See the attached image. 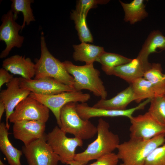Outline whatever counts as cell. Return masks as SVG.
Listing matches in <instances>:
<instances>
[{
	"label": "cell",
	"instance_id": "d4e9b609",
	"mask_svg": "<svg viewBox=\"0 0 165 165\" xmlns=\"http://www.w3.org/2000/svg\"><path fill=\"white\" fill-rule=\"evenodd\" d=\"M135 101L140 103L145 99H151L156 95L153 87L151 83L144 77L138 78L131 84Z\"/></svg>",
	"mask_w": 165,
	"mask_h": 165
},
{
	"label": "cell",
	"instance_id": "836d02e7",
	"mask_svg": "<svg viewBox=\"0 0 165 165\" xmlns=\"http://www.w3.org/2000/svg\"><path fill=\"white\" fill-rule=\"evenodd\" d=\"M66 164L69 165H83L80 162L74 160L68 162Z\"/></svg>",
	"mask_w": 165,
	"mask_h": 165
},
{
	"label": "cell",
	"instance_id": "6da1fadb",
	"mask_svg": "<svg viewBox=\"0 0 165 165\" xmlns=\"http://www.w3.org/2000/svg\"><path fill=\"white\" fill-rule=\"evenodd\" d=\"M165 142V134L148 140L130 138L119 145L116 148L117 155L124 165H144L150 153Z\"/></svg>",
	"mask_w": 165,
	"mask_h": 165
},
{
	"label": "cell",
	"instance_id": "484cf974",
	"mask_svg": "<svg viewBox=\"0 0 165 165\" xmlns=\"http://www.w3.org/2000/svg\"><path fill=\"white\" fill-rule=\"evenodd\" d=\"M86 17L75 10H72L71 13V19L74 21L80 41L82 42H93V37L87 27Z\"/></svg>",
	"mask_w": 165,
	"mask_h": 165
},
{
	"label": "cell",
	"instance_id": "d590c367",
	"mask_svg": "<svg viewBox=\"0 0 165 165\" xmlns=\"http://www.w3.org/2000/svg\"><path fill=\"white\" fill-rule=\"evenodd\" d=\"M163 77H164V78L165 80V74H163Z\"/></svg>",
	"mask_w": 165,
	"mask_h": 165
},
{
	"label": "cell",
	"instance_id": "83f0119b",
	"mask_svg": "<svg viewBox=\"0 0 165 165\" xmlns=\"http://www.w3.org/2000/svg\"><path fill=\"white\" fill-rule=\"evenodd\" d=\"M148 112L156 120L165 124V95H156L151 99Z\"/></svg>",
	"mask_w": 165,
	"mask_h": 165
},
{
	"label": "cell",
	"instance_id": "cb8c5ba5",
	"mask_svg": "<svg viewBox=\"0 0 165 165\" xmlns=\"http://www.w3.org/2000/svg\"><path fill=\"white\" fill-rule=\"evenodd\" d=\"M12 3L10 10L12 11L16 20L18 18V15L21 12L23 15V21L22 25V31L24 28L25 25H28L31 22L35 21L31 6L33 0H11Z\"/></svg>",
	"mask_w": 165,
	"mask_h": 165
},
{
	"label": "cell",
	"instance_id": "4dcf8cb0",
	"mask_svg": "<svg viewBox=\"0 0 165 165\" xmlns=\"http://www.w3.org/2000/svg\"><path fill=\"white\" fill-rule=\"evenodd\" d=\"M119 160L117 154L112 152L99 158L91 164L83 165H117Z\"/></svg>",
	"mask_w": 165,
	"mask_h": 165
},
{
	"label": "cell",
	"instance_id": "ac0fdd59",
	"mask_svg": "<svg viewBox=\"0 0 165 165\" xmlns=\"http://www.w3.org/2000/svg\"><path fill=\"white\" fill-rule=\"evenodd\" d=\"M134 100L133 90L130 85L110 99H101L92 107L105 109L124 110L126 109L129 104Z\"/></svg>",
	"mask_w": 165,
	"mask_h": 165
},
{
	"label": "cell",
	"instance_id": "74e56055",
	"mask_svg": "<svg viewBox=\"0 0 165 165\" xmlns=\"http://www.w3.org/2000/svg\"><path fill=\"white\" fill-rule=\"evenodd\" d=\"M164 94L165 95V90L164 93Z\"/></svg>",
	"mask_w": 165,
	"mask_h": 165
},
{
	"label": "cell",
	"instance_id": "8d00e7d4",
	"mask_svg": "<svg viewBox=\"0 0 165 165\" xmlns=\"http://www.w3.org/2000/svg\"><path fill=\"white\" fill-rule=\"evenodd\" d=\"M119 165H124V164L123 163H122Z\"/></svg>",
	"mask_w": 165,
	"mask_h": 165
},
{
	"label": "cell",
	"instance_id": "44dd1931",
	"mask_svg": "<svg viewBox=\"0 0 165 165\" xmlns=\"http://www.w3.org/2000/svg\"><path fill=\"white\" fill-rule=\"evenodd\" d=\"M158 49L165 50V36L160 31L153 30L148 36L138 56L145 63L149 64V55L157 52Z\"/></svg>",
	"mask_w": 165,
	"mask_h": 165
},
{
	"label": "cell",
	"instance_id": "9a60e30c",
	"mask_svg": "<svg viewBox=\"0 0 165 165\" xmlns=\"http://www.w3.org/2000/svg\"><path fill=\"white\" fill-rule=\"evenodd\" d=\"M151 65L145 63L137 56L127 63L103 71L107 75H115L131 84L137 79L143 77Z\"/></svg>",
	"mask_w": 165,
	"mask_h": 165
},
{
	"label": "cell",
	"instance_id": "d6986e66",
	"mask_svg": "<svg viewBox=\"0 0 165 165\" xmlns=\"http://www.w3.org/2000/svg\"><path fill=\"white\" fill-rule=\"evenodd\" d=\"M8 130L4 122L0 123V149L10 165H21L20 158L23 152L14 147L10 142Z\"/></svg>",
	"mask_w": 165,
	"mask_h": 165
},
{
	"label": "cell",
	"instance_id": "7402d4cb",
	"mask_svg": "<svg viewBox=\"0 0 165 165\" xmlns=\"http://www.w3.org/2000/svg\"><path fill=\"white\" fill-rule=\"evenodd\" d=\"M144 1L143 0H134L129 3H125L119 1L124 12L125 22L133 24L148 16Z\"/></svg>",
	"mask_w": 165,
	"mask_h": 165
},
{
	"label": "cell",
	"instance_id": "9c48e42d",
	"mask_svg": "<svg viewBox=\"0 0 165 165\" xmlns=\"http://www.w3.org/2000/svg\"><path fill=\"white\" fill-rule=\"evenodd\" d=\"M22 151L29 165H57L59 156L46 142V134L27 146Z\"/></svg>",
	"mask_w": 165,
	"mask_h": 165
},
{
	"label": "cell",
	"instance_id": "1f68e13d",
	"mask_svg": "<svg viewBox=\"0 0 165 165\" xmlns=\"http://www.w3.org/2000/svg\"><path fill=\"white\" fill-rule=\"evenodd\" d=\"M13 77V75L9 74L8 71L1 68L0 69V88L4 84L10 82Z\"/></svg>",
	"mask_w": 165,
	"mask_h": 165
},
{
	"label": "cell",
	"instance_id": "e0dca14e",
	"mask_svg": "<svg viewBox=\"0 0 165 165\" xmlns=\"http://www.w3.org/2000/svg\"><path fill=\"white\" fill-rule=\"evenodd\" d=\"M2 68L12 73L27 79H32L35 75V64L31 58L16 54L4 60Z\"/></svg>",
	"mask_w": 165,
	"mask_h": 165
},
{
	"label": "cell",
	"instance_id": "ffe728a7",
	"mask_svg": "<svg viewBox=\"0 0 165 165\" xmlns=\"http://www.w3.org/2000/svg\"><path fill=\"white\" fill-rule=\"evenodd\" d=\"M73 47L74 52L72 56L74 60L85 62L87 64L97 61L100 56L105 51L103 47L86 42L73 45Z\"/></svg>",
	"mask_w": 165,
	"mask_h": 165
},
{
	"label": "cell",
	"instance_id": "8fae6325",
	"mask_svg": "<svg viewBox=\"0 0 165 165\" xmlns=\"http://www.w3.org/2000/svg\"><path fill=\"white\" fill-rule=\"evenodd\" d=\"M130 138L150 139L162 134H165V124L154 118L148 112L130 119Z\"/></svg>",
	"mask_w": 165,
	"mask_h": 165
},
{
	"label": "cell",
	"instance_id": "277c9868",
	"mask_svg": "<svg viewBox=\"0 0 165 165\" xmlns=\"http://www.w3.org/2000/svg\"><path fill=\"white\" fill-rule=\"evenodd\" d=\"M40 43L41 55L40 58L36 60L34 79L51 77L73 87L75 82L73 77L68 72L63 62L55 57L50 52L42 32Z\"/></svg>",
	"mask_w": 165,
	"mask_h": 165
},
{
	"label": "cell",
	"instance_id": "7a4b0ae2",
	"mask_svg": "<svg viewBox=\"0 0 165 165\" xmlns=\"http://www.w3.org/2000/svg\"><path fill=\"white\" fill-rule=\"evenodd\" d=\"M97 127L96 139L89 144L83 152L75 154L74 160L83 165L91 160H97L112 152L120 144L119 136L110 130L108 122L100 118Z\"/></svg>",
	"mask_w": 165,
	"mask_h": 165
},
{
	"label": "cell",
	"instance_id": "2e32d148",
	"mask_svg": "<svg viewBox=\"0 0 165 165\" xmlns=\"http://www.w3.org/2000/svg\"><path fill=\"white\" fill-rule=\"evenodd\" d=\"M13 123L14 138L27 146L42 137L45 134L46 123L35 121L22 120Z\"/></svg>",
	"mask_w": 165,
	"mask_h": 165
},
{
	"label": "cell",
	"instance_id": "52a82bcc",
	"mask_svg": "<svg viewBox=\"0 0 165 165\" xmlns=\"http://www.w3.org/2000/svg\"><path fill=\"white\" fill-rule=\"evenodd\" d=\"M29 96L43 104L52 111L60 127L61 125L60 112L64 106L70 102L85 103L90 98L89 94L75 91L50 95L39 94L31 92Z\"/></svg>",
	"mask_w": 165,
	"mask_h": 165
},
{
	"label": "cell",
	"instance_id": "8992f818",
	"mask_svg": "<svg viewBox=\"0 0 165 165\" xmlns=\"http://www.w3.org/2000/svg\"><path fill=\"white\" fill-rule=\"evenodd\" d=\"M66 134L58 126L46 134V142L59 156L60 161L66 164L74 160L76 148L83 145L82 139L75 137L69 138Z\"/></svg>",
	"mask_w": 165,
	"mask_h": 165
},
{
	"label": "cell",
	"instance_id": "5bb4252c",
	"mask_svg": "<svg viewBox=\"0 0 165 165\" xmlns=\"http://www.w3.org/2000/svg\"><path fill=\"white\" fill-rule=\"evenodd\" d=\"M151 99H146L137 106L124 110L105 109L94 108L89 106L85 103H76L77 112L83 119L89 120L95 117H115L125 116L130 119L136 111L144 108L145 105L150 102Z\"/></svg>",
	"mask_w": 165,
	"mask_h": 165
},
{
	"label": "cell",
	"instance_id": "f546056e",
	"mask_svg": "<svg viewBox=\"0 0 165 165\" xmlns=\"http://www.w3.org/2000/svg\"><path fill=\"white\" fill-rule=\"evenodd\" d=\"M109 0H79L77 1L75 10L78 12L86 16L91 9L96 7L97 4H106Z\"/></svg>",
	"mask_w": 165,
	"mask_h": 165
},
{
	"label": "cell",
	"instance_id": "7c38bea8",
	"mask_svg": "<svg viewBox=\"0 0 165 165\" xmlns=\"http://www.w3.org/2000/svg\"><path fill=\"white\" fill-rule=\"evenodd\" d=\"M20 86L33 93L50 95L65 92L75 91L74 88L50 77L37 79L19 78Z\"/></svg>",
	"mask_w": 165,
	"mask_h": 165
},
{
	"label": "cell",
	"instance_id": "4fadbf2b",
	"mask_svg": "<svg viewBox=\"0 0 165 165\" xmlns=\"http://www.w3.org/2000/svg\"><path fill=\"white\" fill-rule=\"evenodd\" d=\"M7 88L0 93V101L4 103L6 108V128L9 130V118L13 112L17 105L28 97L31 92L20 86L19 79L13 77L10 82L6 84Z\"/></svg>",
	"mask_w": 165,
	"mask_h": 165
},
{
	"label": "cell",
	"instance_id": "d6a6232c",
	"mask_svg": "<svg viewBox=\"0 0 165 165\" xmlns=\"http://www.w3.org/2000/svg\"><path fill=\"white\" fill-rule=\"evenodd\" d=\"M5 110L6 108L4 103L2 101H0V121Z\"/></svg>",
	"mask_w": 165,
	"mask_h": 165
},
{
	"label": "cell",
	"instance_id": "603a6c76",
	"mask_svg": "<svg viewBox=\"0 0 165 165\" xmlns=\"http://www.w3.org/2000/svg\"><path fill=\"white\" fill-rule=\"evenodd\" d=\"M143 77L152 84L156 96L164 94L165 80L160 64L152 63L150 68L145 71Z\"/></svg>",
	"mask_w": 165,
	"mask_h": 165
},
{
	"label": "cell",
	"instance_id": "4316f807",
	"mask_svg": "<svg viewBox=\"0 0 165 165\" xmlns=\"http://www.w3.org/2000/svg\"><path fill=\"white\" fill-rule=\"evenodd\" d=\"M132 59L120 54L105 51L99 57L97 62L101 64L103 70L127 63Z\"/></svg>",
	"mask_w": 165,
	"mask_h": 165
},
{
	"label": "cell",
	"instance_id": "5b68a950",
	"mask_svg": "<svg viewBox=\"0 0 165 165\" xmlns=\"http://www.w3.org/2000/svg\"><path fill=\"white\" fill-rule=\"evenodd\" d=\"M76 103L70 102L61 108L60 118L61 129L82 140L93 138L97 133V127L89 120L82 119L78 113Z\"/></svg>",
	"mask_w": 165,
	"mask_h": 165
},
{
	"label": "cell",
	"instance_id": "30bf717a",
	"mask_svg": "<svg viewBox=\"0 0 165 165\" xmlns=\"http://www.w3.org/2000/svg\"><path fill=\"white\" fill-rule=\"evenodd\" d=\"M16 20L10 9L2 16L0 41L5 43L6 47L0 53L1 59L6 57L13 48H21L23 43L24 37L19 34L20 31H22V25L18 24Z\"/></svg>",
	"mask_w": 165,
	"mask_h": 165
},
{
	"label": "cell",
	"instance_id": "3957f363",
	"mask_svg": "<svg viewBox=\"0 0 165 165\" xmlns=\"http://www.w3.org/2000/svg\"><path fill=\"white\" fill-rule=\"evenodd\" d=\"M62 62L68 72L74 78L73 87L75 91L88 90L95 96L106 99L107 92L100 78V72L94 68L93 64L78 66L69 61Z\"/></svg>",
	"mask_w": 165,
	"mask_h": 165
},
{
	"label": "cell",
	"instance_id": "f1b7e54d",
	"mask_svg": "<svg viewBox=\"0 0 165 165\" xmlns=\"http://www.w3.org/2000/svg\"><path fill=\"white\" fill-rule=\"evenodd\" d=\"M144 165H165V144L153 150L146 158Z\"/></svg>",
	"mask_w": 165,
	"mask_h": 165
},
{
	"label": "cell",
	"instance_id": "ba28073f",
	"mask_svg": "<svg viewBox=\"0 0 165 165\" xmlns=\"http://www.w3.org/2000/svg\"><path fill=\"white\" fill-rule=\"evenodd\" d=\"M50 109L38 100L29 96L19 103L10 116L9 121L14 123L22 120L46 123L49 117Z\"/></svg>",
	"mask_w": 165,
	"mask_h": 165
},
{
	"label": "cell",
	"instance_id": "e575fe53",
	"mask_svg": "<svg viewBox=\"0 0 165 165\" xmlns=\"http://www.w3.org/2000/svg\"><path fill=\"white\" fill-rule=\"evenodd\" d=\"M0 165H5L1 160H0Z\"/></svg>",
	"mask_w": 165,
	"mask_h": 165
}]
</instances>
